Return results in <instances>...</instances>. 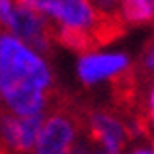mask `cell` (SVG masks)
<instances>
[{
	"instance_id": "1",
	"label": "cell",
	"mask_w": 154,
	"mask_h": 154,
	"mask_svg": "<svg viewBox=\"0 0 154 154\" xmlns=\"http://www.w3.org/2000/svg\"><path fill=\"white\" fill-rule=\"evenodd\" d=\"M55 72L47 55L0 30V105L15 117L49 111Z\"/></svg>"
},
{
	"instance_id": "2",
	"label": "cell",
	"mask_w": 154,
	"mask_h": 154,
	"mask_svg": "<svg viewBox=\"0 0 154 154\" xmlns=\"http://www.w3.org/2000/svg\"><path fill=\"white\" fill-rule=\"evenodd\" d=\"M42 15L53 32H75L94 40L105 21L100 17L92 0H15Z\"/></svg>"
},
{
	"instance_id": "3",
	"label": "cell",
	"mask_w": 154,
	"mask_h": 154,
	"mask_svg": "<svg viewBox=\"0 0 154 154\" xmlns=\"http://www.w3.org/2000/svg\"><path fill=\"white\" fill-rule=\"evenodd\" d=\"M134 68V58L122 49H85L75 58V75L83 87L120 81Z\"/></svg>"
},
{
	"instance_id": "4",
	"label": "cell",
	"mask_w": 154,
	"mask_h": 154,
	"mask_svg": "<svg viewBox=\"0 0 154 154\" xmlns=\"http://www.w3.org/2000/svg\"><path fill=\"white\" fill-rule=\"evenodd\" d=\"M77 139L79 122L72 113L64 109L47 111L30 154H70Z\"/></svg>"
},
{
	"instance_id": "5",
	"label": "cell",
	"mask_w": 154,
	"mask_h": 154,
	"mask_svg": "<svg viewBox=\"0 0 154 154\" xmlns=\"http://www.w3.org/2000/svg\"><path fill=\"white\" fill-rule=\"evenodd\" d=\"M2 30L11 34L13 38H17L19 42L26 43L28 47L43 53V55H47L51 47L55 45L53 26L38 11L25 8L21 4H15L13 11L8 17Z\"/></svg>"
},
{
	"instance_id": "6",
	"label": "cell",
	"mask_w": 154,
	"mask_h": 154,
	"mask_svg": "<svg viewBox=\"0 0 154 154\" xmlns=\"http://www.w3.org/2000/svg\"><path fill=\"white\" fill-rule=\"evenodd\" d=\"M87 130L90 139L100 147V150L107 154H122L130 143L126 120L107 109L90 111L87 115Z\"/></svg>"
},
{
	"instance_id": "7",
	"label": "cell",
	"mask_w": 154,
	"mask_h": 154,
	"mask_svg": "<svg viewBox=\"0 0 154 154\" xmlns=\"http://www.w3.org/2000/svg\"><path fill=\"white\" fill-rule=\"evenodd\" d=\"M115 19L128 26H147L154 21V0H119Z\"/></svg>"
},
{
	"instance_id": "8",
	"label": "cell",
	"mask_w": 154,
	"mask_h": 154,
	"mask_svg": "<svg viewBox=\"0 0 154 154\" xmlns=\"http://www.w3.org/2000/svg\"><path fill=\"white\" fill-rule=\"evenodd\" d=\"M43 122V115L34 117H19V139H17V154H30L34 149L36 137L40 134Z\"/></svg>"
},
{
	"instance_id": "9",
	"label": "cell",
	"mask_w": 154,
	"mask_h": 154,
	"mask_svg": "<svg viewBox=\"0 0 154 154\" xmlns=\"http://www.w3.org/2000/svg\"><path fill=\"white\" fill-rule=\"evenodd\" d=\"M96 11L100 13V17L103 21L117 17V10H119V0H92Z\"/></svg>"
},
{
	"instance_id": "10",
	"label": "cell",
	"mask_w": 154,
	"mask_h": 154,
	"mask_svg": "<svg viewBox=\"0 0 154 154\" xmlns=\"http://www.w3.org/2000/svg\"><path fill=\"white\" fill-rule=\"evenodd\" d=\"M139 68L143 70L145 75H152V70H154V47H152V43L149 47H145L143 55L139 58Z\"/></svg>"
},
{
	"instance_id": "11",
	"label": "cell",
	"mask_w": 154,
	"mask_h": 154,
	"mask_svg": "<svg viewBox=\"0 0 154 154\" xmlns=\"http://www.w3.org/2000/svg\"><path fill=\"white\" fill-rule=\"evenodd\" d=\"M15 4H17L15 0H0V30H2V26L6 25L8 17L11 15Z\"/></svg>"
},
{
	"instance_id": "12",
	"label": "cell",
	"mask_w": 154,
	"mask_h": 154,
	"mask_svg": "<svg viewBox=\"0 0 154 154\" xmlns=\"http://www.w3.org/2000/svg\"><path fill=\"white\" fill-rule=\"evenodd\" d=\"M145 111H147V115L152 117V111H154V90H152V87L147 88V92H145Z\"/></svg>"
},
{
	"instance_id": "13",
	"label": "cell",
	"mask_w": 154,
	"mask_h": 154,
	"mask_svg": "<svg viewBox=\"0 0 154 154\" xmlns=\"http://www.w3.org/2000/svg\"><path fill=\"white\" fill-rule=\"evenodd\" d=\"M122 154H154L150 145H137V147L130 149V150H124Z\"/></svg>"
},
{
	"instance_id": "14",
	"label": "cell",
	"mask_w": 154,
	"mask_h": 154,
	"mask_svg": "<svg viewBox=\"0 0 154 154\" xmlns=\"http://www.w3.org/2000/svg\"><path fill=\"white\" fill-rule=\"evenodd\" d=\"M92 154H107V152H103V150H100V149H98V150H92Z\"/></svg>"
}]
</instances>
